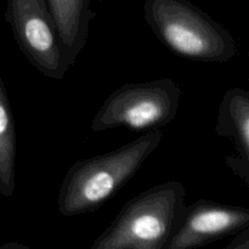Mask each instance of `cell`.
<instances>
[{
  "label": "cell",
  "instance_id": "cell-1",
  "mask_svg": "<svg viewBox=\"0 0 249 249\" xmlns=\"http://www.w3.org/2000/svg\"><path fill=\"white\" fill-rule=\"evenodd\" d=\"M162 140L160 129L145 131L117 150L73 163L58 190V212L74 216L99 209L139 172Z\"/></svg>",
  "mask_w": 249,
  "mask_h": 249
},
{
  "label": "cell",
  "instance_id": "cell-2",
  "mask_svg": "<svg viewBox=\"0 0 249 249\" xmlns=\"http://www.w3.org/2000/svg\"><path fill=\"white\" fill-rule=\"evenodd\" d=\"M186 211L179 181L158 184L126 202L91 249H167Z\"/></svg>",
  "mask_w": 249,
  "mask_h": 249
},
{
  "label": "cell",
  "instance_id": "cell-3",
  "mask_svg": "<svg viewBox=\"0 0 249 249\" xmlns=\"http://www.w3.org/2000/svg\"><path fill=\"white\" fill-rule=\"evenodd\" d=\"M142 11L156 38L180 57L226 63L237 53L232 34L190 0H145Z\"/></svg>",
  "mask_w": 249,
  "mask_h": 249
},
{
  "label": "cell",
  "instance_id": "cell-4",
  "mask_svg": "<svg viewBox=\"0 0 249 249\" xmlns=\"http://www.w3.org/2000/svg\"><path fill=\"white\" fill-rule=\"evenodd\" d=\"M181 88L170 78L126 83L102 102L91 121L92 133L125 126L139 131L160 130L177 117Z\"/></svg>",
  "mask_w": 249,
  "mask_h": 249
},
{
  "label": "cell",
  "instance_id": "cell-5",
  "mask_svg": "<svg viewBox=\"0 0 249 249\" xmlns=\"http://www.w3.org/2000/svg\"><path fill=\"white\" fill-rule=\"evenodd\" d=\"M5 17L28 62L44 77L62 80L70 66L46 0H7Z\"/></svg>",
  "mask_w": 249,
  "mask_h": 249
},
{
  "label": "cell",
  "instance_id": "cell-6",
  "mask_svg": "<svg viewBox=\"0 0 249 249\" xmlns=\"http://www.w3.org/2000/svg\"><path fill=\"white\" fill-rule=\"evenodd\" d=\"M249 228V209L199 199L186 206L179 230L167 249L197 248Z\"/></svg>",
  "mask_w": 249,
  "mask_h": 249
},
{
  "label": "cell",
  "instance_id": "cell-7",
  "mask_svg": "<svg viewBox=\"0 0 249 249\" xmlns=\"http://www.w3.org/2000/svg\"><path fill=\"white\" fill-rule=\"evenodd\" d=\"M57 26L70 67L87 44L90 22L95 17L91 0H46Z\"/></svg>",
  "mask_w": 249,
  "mask_h": 249
},
{
  "label": "cell",
  "instance_id": "cell-8",
  "mask_svg": "<svg viewBox=\"0 0 249 249\" xmlns=\"http://www.w3.org/2000/svg\"><path fill=\"white\" fill-rule=\"evenodd\" d=\"M215 131L228 139L236 157L249 162V92L242 88H231L224 94L216 116Z\"/></svg>",
  "mask_w": 249,
  "mask_h": 249
},
{
  "label": "cell",
  "instance_id": "cell-9",
  "mask_svg": "<svg viewBox=\"0 0 249 249\" xmlns=\"http://www.w3.org/2000/svg\"><path fill=\"white\" fill-rule=\"evenodd\" d=\"M16 190V129L9 97L0 78V194L11 197Z\"/></svg>",
  "mask_w": 249,
  "mask_h": 249
},
{
  "label": "cell",
  "instance_id": "cell-10",
  "mask_svg": "<svg viewBox=\"0 0 249 249\" xmlns=\"http://www.w3.org/2000/svg\"><path fill=\"white\" fill-rule=\"evenodd\" d=\"M226 165L231 169V172L238 178L242 179V181L246 185L249 182V162H245V160H240L236 156H230L226 157Z\"/></svg>",
  "mask_w": 249,
  "mask_h": 249
},
{
  "label": "cell",
  "instance_id": "cell-11",
  "mask_svg": "<svg viewBox=\"0 0 249 249\" xmlns=\"http://www.w3.org/2000/svg\"><path fill=\"white\" fill-rule=\"evenodd\" d=\"M249 248V229L240 231L236 233V237L232 242L226 246V249H248Z\"/></svg>",
  "mask_w": 249,
  "mask_h": 249
}]
</instances>
